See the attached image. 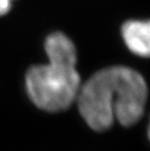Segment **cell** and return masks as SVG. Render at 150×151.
Listing matches in <instances>:
<instances>
[{
    "instance_id": "6da1fadb",
    "label": "cell",
    "mask_w": 150,
    "mask_h": 151,
    "mask_svg": "<svg viewBox=\"0 0 150 151\" xmlns=\"http://www.w3.org/2000/svg\"><path fill=\"white\" fill-rule=\"evenodd\" d=\"M147 96L141 74L127 66H110L98 70L81 85L78 108L95 131L109 129L115 120L130 127L142 117Z\"/></svg>"
},
{
    "instance_id": "7a4b0ae2",
    "label": "cell",
    "mask_w": 150,
    "mask_h": 151,
    "mask_svg": "<svg viewBox=\"0 0 150 151\" xmlns=\"http://www.w3.org/2000/svg\"><path fill=\"white\" fill-rule=\"evenodd\" d=\"M45 51L49 62L28 69L25 88L37 107L49 112L62 111L77 99L81 88L76 48L65 34L55 32L46 38Z\"/></svg>"
},
{
    "instance_id": "3957f363",
    "label": "cell",
    "mask_w": 150,
    "mask_h": 151,
    "mask_svg": "<svg viewBox=\"0 0 150 151\" xmlns=\"http://www.w3.org/2000/svg\"><path fill=\"white\" fill-rule=\"evenodd\" d=\"M121 33L131 52L141 58H150V20L127 21Z\"/></svg>"
},
{
    "instance_id": "277c9868",
    "label": "cell",
    "mask_w": 150,
    "mask_h": 151,
    "mask_svg": "<svg viewBox=\"0 0 150 151\" xmlns=\"http://www.w3.org/2000/svg\"><path fill=\"white\" fill-rule=\"evenodd\" d=\"M12 2L10 0H0V16L5 15L11 9Z\"/></svg>"
},
{
    "instance_id": "5b68a950",
    "label": "cell",
    "mask_w": 150,
    "mask_h": 151,
    "mask_svg": "<svg viewBox=\"0 0 150 151\" xmlns=\"http://www.w3.org/2000/svg\"><path fill=\"white\" fill-rule=\"evenodd\" d=\"M148 137L150 139V122H149V126H148Z\"/></svg>"
},
{
    "instance_id": "8992f818",
    "label": "cell",
    "mask_w": 150,
    "mask_h": 151,
    "mask_svg": "<svg viewBox=\"0 0 150 151\" xmlns=\"http://www.w3.org/2000/svg\"><path fill=\"white\" fill-rule=\"evenodd\" d=\"M10 1H12V0H10Z\"/></svg>"
}]
</instances>
